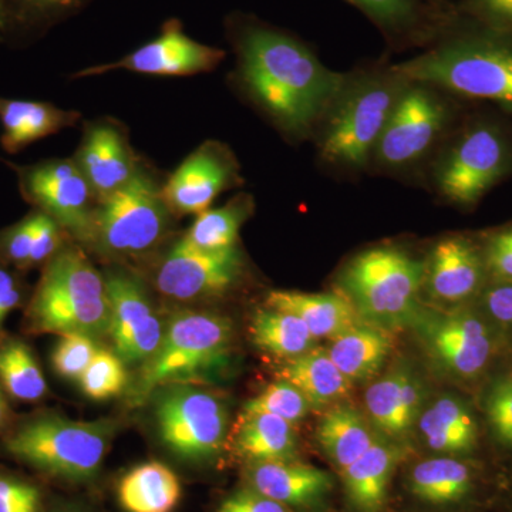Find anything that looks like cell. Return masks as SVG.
<instances>
[{"instance_id":"obj_1","label":"cell","mask_w":512,"mask_h":512,"mask_svg":"<svg viewBox=\"0 0 512 512\" xmlns=\"http://www.w3.org/2000/svg\"><path fill=\"white\" fill-rule=\"evenodd\" d=\"M239 79L276 126L295 137L311 133L348 83L302 43L262 28L239 42Z\"/></svg>"},{"instance_id":"obj_2","label":"cell","mask_w":512,"mask_h":512,"mask_svg":"<svg viewBox=\"0 0 512 512\" xmlns=\"http://www.w3.org/2000/svg\"><path fill=\"white\" fill-rule=\"evenodd\" d=\"M392 72L458 99L485 101L512 116V35L468 16L461 15V25L440 45Z\"/></svg>"},{"instance_id":"obj_3","label":"cell","mask_w":512,"mask_h":512,"mask_svg":"<svg viewBox=\"0 0 512 512\" xmlns=\"http://www.w3.org/2000/svg\"><path fill=\"white\" fill-rule=\"evenodd\" d=\"M26 330L35 335L109 338L110 303L104 275L76 245H64L45 266L30 296Z\"/></svg>"},{"instance_id":"obj_4","label":"cell","mask_w":512,"mask_h":512,"mask_svg":"<svg viewBox=\"0 0 512 512\" xmlns=\"http://www.w3.org/2000/svg\"><path fill=\"white\" fill-rule=\"evenodd\" d=\"M232 340L234 326L225 316L192 309L175 312L165 322L156 352L138 366L128 403L141 406L170 384L210 383L227 366Z\"/></svg>"},{"instance_id":"obj_5","label":"cell","mask_w":512,"mask_h":512,"mask_svg":"<svg viewBox=\"0 0 512 512\" xmlns=\"http://www.w3.org/2000/svg\"><path fill=\"white\" fill-rule=\"evenodd\" d=\"M116 431V420H70L40 413L10 427L2 447L46 476L83 483L99 473Z\"/></svg>"},{"instance_id":"obj_6","label":"cell","mask_w":512,"mask_h":512,"mask_svg":"<svg viewBox=\"0 0 512 512\" xmlns=\"http://www.w3.org/2000/svg\"><path fill=\"white\" fill-rule=\"evenodd\" d=\"M512 174V126L505 114L478 111L457 128L436 168V185L450 204L476 207Z\"/></svg>"},{"instance_id":"obj_7","label":"cell","mask_w":512,"mask_h":512,"mask_svg":"<svg viewBox=\"0 0 512 512\" xmlns=\"http://www.w3.org/2000/svg\"><path fill=\"white\" fill-rule=\"evenodd\" d=\"M173 217L163 185L141 165L126 185L97 200L86 247L110 259L146 256L167 237Z\"/></svg>"},{"instance_id":"obj_8","label":"cell","mask_w":512,"mask_h":512,"mask_svg":"<svg viewBox=\"0 0 512 512\" xmlns=\"http://www.w3.org/2000/svg\"><path fill=\"white\" fill-rule=\"evenodd\" d=\"M340 281L360 319L373 325L389 330L403 328L421 311L424 262L402 249H367L346 265Z\"/></svg>"},{"instance_id":"obj_9","label":"cell","mask_w":512,"mask_h":512,"mask_svg":"<svg viewBox=\"0 0 512 512\" xmlns=\"http://www.w3.org/2000/svg\"><path fill=\"white\" fill-rule=\"evenodd\" d=\"M406 80L387 74L349 80L332 104L320 140L323 160L345 167H363L382 136Z\"/></svg>"},{"instance_id":"obj_10","label":"cell","mask_w":512,"mask_h":512,"mask_svg":"<svg viewBox=\"0 0 512 512\" xmlns=\"http://www.w3.org/2000/svg\"><path fill=\"white\" fill-rule=\"evenodd\" d=\"M150 400L158 437L175 457L207 463L220 456L229 427L228 407L220 394L202 384H170Z\"/></svg>"},{"instance_id":"obj_11","label":"cell","mask_w":512,"mask_h":512,"mask_svg":"<svg viewBox=\"0 0 512 512\" xmlns=\"http://www.w3.org/2000/svg\"><path fill=\"white\" fill-rule=\"evenodd\" d=\"M22 197L45 212L86 245L92 228L97 197L73 158H50L36 164L13 165Z\"/></svg>"},{"instance_id":"obj_12","label":"cell","mask_w":512,"mask_h":512,"mask_svg":"<svg viewBox=\"0 0 512 512\" xmlns=\"http://www.w3.org/2000/svg\"><path fill=\"white\" fill-rule=\"evenodd\" d=\"M453 106L429 84L409 82L377 141L379 163L404 167L419 161L453 121Z\"/></svg>"},{"instance_id":"obj_13","label":"cell","mask_w":512,"mask_h":512,"mask_svg":"<svg viewBox=\"0 0 512 512\" xmlns=\"http://www.w3.org/2000/svg\"><path fill=\"white\" fill-rule=\"evenodd\" d=\"M244 258L238 245L205 251L180 238L171 245L153 272V284L164 298L180 303L220 296L238 284Z\"/></svg>"},{"instance_id":"obj_14","label":"cell","mask_w":512,"mask_h":512,"mask_svg":"<svg viewBox=\"0 0 512 512\" xmlns=\"http://www.w3.org/2000/svg\"><path fill=\"white\" fill-rule=\"evenodd\" d=\"M413 325L431 362L456 379L481 375L494 355L493 335L476 313L420 311Z\"/></svg>"},{"instance_id":"obj_15","label":"cell","mask_w":512,"mask_h":512,"mask_svg":"<svg viewBox=\"0 0 512 512\" xmlns=\"http://www.w3.org/2000/svg\"><path fill=\"white\" fill-rule=\"evenodd\" d=\"M110 303L109 338L127 366L143 365L163 339L165 322L140 276L113 266L104 272Z\"/></svg>"},{"instance_id":"obj_16","label":"cell","mask_w":512,"mask_h":512,"mask_svg":"<svg viewBox=\"0 0 512 512\" xmlns=\"http://www.w3.org/2000/svg\"><path fill=\"white\" fill-rule=\"evenodd\" d=\"M234 154L218 141L192 151L163 184L164 200L174 217L210 210L222 192L241 184Z\"/></svg>"},{"instance_id":"obj_17","label":"cell","mask_w":512,"mask_h":512,"mask_svg":"<svg viewBox=\"0 0 512 512\" xmlns=\"http://www.w3.org/2000/svg\"><path fill=\"white\" fill-rule=\"evenodd\" d=\"M224 57V50L202 45L185 35L178 20H168L157 39L151 40L117 62L87 67L77 73L76 77L84 79L113 70H130L150 76H191L211 72Z\"/></svg>"},{"instance_id":"obj_18","label":"cell","mask_w":512,"mask_h":512,"mask_svg":"<svg viewBox=\"0 0 512 512\" xmlns=\"http://www.w3.org/2000/svg\"><path fill=\"white\" fill-rule=\"evenodd\" d=\"M487 282L483 247L473 238L441 239L424 262L423 288L440 303L467 302L483 292Z\"/></svg>"},{"instance_id":"obj_19","label":"cell","mask_w":512,"mask_h":512,"mask_svg":"<svg viewBox=\"0 0 512 512\" xmlns=\"http://www.w3.org/2000/svg\"><path fill=\"white\" fill-rule=\"evenodd\" d=\"M97 200L126 185L141 168L126 128L114 120L93 121L73 157Z\"/></svg>"},{"instance_id":"obj_20","label":"cell","mask_w":512,"mask_h":512,"mask_svg":"<svg viewBox=\"0 0 512 512\" xmlns=\"http://www.w3.org/2000/svg\"><path fill=\"white\" fill-rule=\"evenodd\" d=\"M424 397L419 377L410 370H393L366 390V417L380 436L399 441L416 426Z\"/></svg>"},{"instance_id":"obj_21","label":"cell","mask_w":512,"mask_h":512,"mask_svg":"<svg viewBox=\"0 0 512 512\" xmlns=\"http://www.w3.org/2000/svg\"><path fill=\"white\" fill-rule=\"evenodd\" d=\"M248 478L252 490L286 507L318 504L333 487L326 471L295 460L252 463Z\"/></svg>"},{"instance_id":"obj_22","label":"cell","mask_w":512,"mask_h":512,"mask_svg":"<svg viewBox=\"0 0 512 512\" xmlns=\"http://www.w3.org/2000/svg\"><path fill=\"white\" fill-rule=\"evenodd\" d=\"M79 120L77 111L59 109L47 101L0 97V144L9 154H18L42 138L76 126Z\"/></svg>"},{"instance_id":"obj_23","label":"cell","mask_w":512,"mask_h":512,"mask_svg":"<svg viewBox=\"0 0 512 512\" xmlns=\"http://www.w3.org/2000/svg\"><path fill=\"white\" fill-rule=\"evenodd\" d=\"M265 306L298 316L316 340L336 338L360 322L355 305L343 292L272 291Z\"/></svg>"},{"instance_id":"obj_24","label":"cell","mask_w":512,"mask_h":512,"mask_svg":"<svg viewBox=\"0 0 512 512\" xmlns=\"http://www.w3.org/2000/svg\"><path fill=\"white\" fill-rule=\"evenodd\" d=\"M406 456L397 441L380 436L362 457L342 471L350 504L359 512H380L394 470Z\"/></svg>"},{"instance_id":"obj_25","label":"cell","mask_w":512,"mask_h":512,"mask_svg":"<svg viewBox=\"0 0 512 512\" xmlns=\"http://www.w3.org/2000/svg\"><path fill=\"white\" fill-rule=\"evenodd\" d=\"M379 437L365 414L345 403L330 406L316 429L320 448L340 471L352 466Z\"/></svg>"},{"instance_id":"obj_26","label":"cell","mask_w":512,"mask_h":512,"mask_svg":"<svg viewBox=\"0 0 512 512\" xmlns=\"http://www.w3.org/2000/svg\"><path fill=\"white\" fill-rule=\"evenodd\" d=\"M417 427L430 450L441 454H467L477 446V421L470 407L444 394L421 412Z\"/></svg>"},{"instance_id":"obj_27","label":"cell","mask_w":512,"mask_h":512,"mask_svg":"<svg viewBox=\"0 0 512 512\" xmlns=\"http://www.w3.org/2000/svg\"><path fill=\"white\" fill-rule=\"evenodd\" d=\"M330 340V359L352 383L375 376L394 348L392 330L362 320Z\"/></svg>"},{"instance_id":"obj_28","label":"cell","mask_w":512,"mask_h":512,"mask_svg":"<svg viewBox=\"0 0 512 512\" xmlns=\"http://www.w3.org/2000/svg\"><path fill=\"white\" fill-rule=\"evenodd\" d=\"M278 376L293 384L312 409H329L342 403L352 390V382L323 349H312L289 359Z\"/></svg>"},{"instance_id":"obj_29","label":"cell","mask_w":512,"mask_h":512,"mask_svg":"<svg viewBox=\"0 0 512 512\" xmlns=\"http://www.w3.org/2000/svg\"><path fill=\"white\" fill-rule=\"evenodd\" d=\"M180 498V480L160 461L133 468L119 484V500L127 512H173Z\"/></svg>"},{"instance_id":"obj_30","label":"cell","mask_w":512,"mask_h":512,"mask_svg":"<svg viewBox=\"0 0 512 512\" xmlns=\"http://www.w3.org/2000/svg\"><path fill=\"white\" fill-rule=\"evenodd\" d=\"M234 447L249 463H265L293 460L298 441L289 421L272 414H254L239 419Z\"/></svg>"},{"instance_id":"obj_31","label":"cell","mask_w":512,"mask_h":512,"mask_svg":"<svg viewBox=\"0 0 512 512\" xmlns=\"http://www.w3.org/2000/svg\"><path fill=\"white\" fill-rule=\"evenodd\" d=\"M476 476L471 466L451 457L430 458L413 468L410 490L434 505L456 504L473 493Z\"/></svg>"},{"instance_id":"obj_32","label":"cell","mask_w":512,"mask_h":512,"mask_svg":"<svg viewBox=\"0 0 512 512\" xmlns=\"http://www.w3.org/2000/svg\"><path fill=\"white\" fill-rule=\"evenodd\" d=\"M249 333L259 349L288 360L309 352L316 342L311 330L298 316L266 306L255 313Z\"/></svg>"},{"instance_id":"obj_33","label":"cell","mask_w":512,"mask_h":512,"mask_svg":"<svg viewBox=\"0 0 512 512\" xmlns=\"http://www.w3.org/2000/svg\"><path fill=\"white\" fill-rule=\"evenodd\" d=\"M252 208L251 195L239 194L224 207L210 208L198 214L184 238L205 251L237 247L239 231L251 217Z\"/></svg>"},{"instance_id":"obj_34","label":"cell","mask_w":512,"mask_h":512,"mask_svg":"<svg viewBox=\"0 0 512 512\" xmlns=\"http://www.w3.org/2000/svg\"><path fill=\"white\" fill-rule=\"evenodd\" d=\"M0 387L12 399L35 403L47 393V382L28 343L18 338L0 340Z\"/></svg>"},{"instance_id":"obj_35","label":"cell","mask_w":512,"mask_h":512,"mask_svg":"<svg viewBox=\"0 0 512 512\" xmlns=\"http://www.w3.org/2000/svg\"><path fill=\"white\" fill-rule=\"evenodd\" d=\"M127 365L113 349L99 348L80 377V387L89 399H113L128 387Z\"/></svg>"},{"instance_id":"obj_36","label":"cell","mask_w":512,"mask_h":512,"mask_svg":"<svg viewBox=\"0 0 512 512\" xmlns=\"http://www.w3.org/2000/svg\"><path fill=\"white\" fill-rule=\"evenodd\" d=\"M311 404L293 384L279 379L245 403L241 416L272 414L291 424L299 423L311 412Z\"/></svg>"},{"instance_id":"obj_37","label":"cell","mask_w":512,"mask_h":512,"mask_svg":"<svg viewBox=\"0 0 512 512\" xmlns=\"http://www.w3.org/2000/svg\"><path fill=\"white\" fill-rule=\"evenodd\" d=\"M100 346L90 336L70 333L60 336L52 353V366L57 376L69 382H79Z\"/></svg>"},{"instance_id":"obj_38","label":"cell","mask_w":512,"mask_h":512,"mask_svg":"<svg viewBox=\"0 0 512 512\" xmlns=\"http://www.w3.org/2000/svg\"><path fill=\"white\" fill-rule=\"evenodd\" d=\"M484 412L495 439L512 448V372L497 377L488 389Z\"/></svg>"},{"instance_id":"obj_39","label":"cell","mask_w":512,"mask_h":512,"mask_svg":"<svg viewBox=\"0 0 512 512\" xmlns=\"http://www.w3.org/2000/svg\"><path fill=\"white\" fill-rule=\"evenodd\" d=\"M35 211L23 220L0 231V261L15 271L30 269L33 245H35Z\"/></svg>"},{"instance_id":"obj_40","label":"cell","mask_w":512,"mask_h":512,"mask_svg":"<svg viewBox=\"0 0 512 512\" xmlns=\"http://www.w3.org/2000/svg\"><path fill=\"white\" fill-rule=\"evenodd\" d=\"M488 281L512 282V225L491 232L481 242Z\"/></svg>"},{"instance_id":"obj_41","label":"cell","mask_w":512,"mask_h":512,"mask_svg":"<svg viewBox=\"0 0 512 512\" xmlns=\"http://www.w3.org/2000/svg\"><path fill=\"white\" fill-rule=\"evenodd\" d=\"M42 498L35 485L0 474V512H40Z\"/></svg>"},{"instance_id":"obj_42","label":"cell","mask_w":512,"mask_h":512,"mask_svg":"<svg viewBox=\"0 0 512 512\" xmlns=\"http://www.w3.org/2000/svg\"><path fill=\"white\" fill-rule=\"evenodd\" d=\"M461 15L512 35V0H464Z\"/></svg>"},{"instance_id":"obj_43","label":"cell","mask_w":512,"mask_h":512,"mask_svg":"<svg viewBox=\"0 0 512 512\" xmlns=\"http://www.w3.org/2000/svg\"><path fill=\"white\" fill-rule=\"evenodd\" d=\"M387 28L406 26L416 16V0H350Z\"/></svg>"},{"instance_id":"obj_44","label":"cell","mask_w":512,"mask_h":512,"mask_svg":"<svg viewBox=\"0 0 512 512\" xmlns=\"http://www.w3.org/2000/svg\"><path fill=\"white\" fill-rule=\"evenodd\" d=\"M25 286L13 268L0 261V332L6 318L22 305Z\"/></svg>"},{"instance_id":"obj_45","label":"cell","mask_w":512,"mask_h":512,"mask_svg":"<svg viewBox=\"0 0 512 512\" xmlns=\"http://www.w3.org/2000/svg\"><path fill=\"white\" fill-rule=\"evenodd\" d=\"M218 512H292L286 505L271 500L256 491H239L228 497Z\"/></svg>"},{"instance_id":"obj_46","label":"cell","mask_w":512,"mask_h":512,"mask_svg":"<svg viewBox=\"0 0 512 512\" xmlns=\"http://www.w3.org/2000/svg\"><path fill=\"white\" fill-rule=\"evenodd\" d=\"M483 303L491 318L512 325V282H491L485 286Z\"/></svg>"},{"instance_id":"obj_47","label":"cell","mask_w":512,"mask_h":512,"mask_svg":"<svg viewBox=\"0 0 512 512\" xmlns=\"http://www.w3.org/2000/svg\"><path fill=\"white\" fill-rule=\"evenodd\" d=\"M19 13L25 18H46L72 9L79 0H15Z\"/></svg>"},{"instance_id":"obj_48","label":"cell","mask_w":512,"mask_h":512,"mask_svg":"<svg viewBox=\"0 0 512 512\" xmlns=\"http://www.w3.org/2000/svg\"><path fill=\"white\" fill-rule=\"evenodd\" d=\"M10 407L6 400L5 390L0 387V433L9 429Z\"/></svg>"},{"instance_id":"obj_49","label":"cell","mask_w":512,"mask_h":512,"mask_svg":"<svg viewBox=\"0 0 512 512\" xmlns=\"http://www.w3.org/2000/svg\"><path fill=\"white\" fill-rule=\"evenodd\" d=\"M6 23H8V6H6V0H0V33L5 32Z\"/></svg>"}]
</instances>
